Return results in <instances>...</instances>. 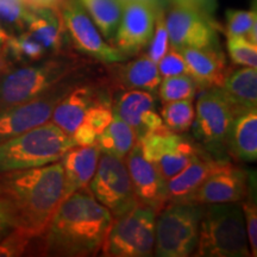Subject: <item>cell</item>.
<instances>
[{
  "instance_id": "9c48e42d",
  "label": "cell",
  "mask_w": 257,
  "mask_h": 257,
  "mask_svg": "<svg viewBox=\"0 0 257 257\" xmlns=\"http://www.w3.org/2000/svg\"><path fill=\"white\" fill-rule=\"evenodd\" d=\"M137 142L146 159L159 170L166 181L199 155L191 141L165 126L144 134L138 137Z\"/></svg>"
},
{
  "instance_id": "7a4b0ae2",
  "label": "cell",
  "mask_w": 257,
  "mask_h": 257,
  "mask_svg": "<svg viewBox=\"0 0 257 257\" xmlns=\"http://www.w3.org/2000/svg\"><path fill=\"white\" fill-rule=\"evenodd\" d=\"M113 216L88 187L63 199L42 234L43 251L54 256H94L100 251Z\"/></svg>"
},
{
  "instance_id": "ac0fdd59",
  "label": "cell",
  "mask_w": 257,
  "mask_h": 257,
  "mask_svg": "<svg viewBox=\"0 0 257 257\" xmlns=\"http://www.w3.org/2000/svg\"><path fill=\"white\" fill-rule=\"evenodd\" d=\"M187 64V73L200 88H219L229 75L225 59L218 47L180 49Z\"/></svg>"
},
{
  "instance_id": "3957f363",
  "label": "cell",
  "mask_w": 257,
  "mask_h": 257,
  "mask_svg": "<svg viewBox=\"0 0 257 257\" xmlns=\"http://www.w3.org/2000/svg\"><path fill=\"white\" fill-rule=\"evenodd\" d=\"M73 147L72 136L49 120L0 142V173L59 162Z\"/></svg>"
},
{
  "instance_id": "52a82bcc",
  "label": "cell",
  "mask_w": 257,
  "mask_h": 257,
  "mask_svg": "<svg viewBox=\"0 0 257 257\" xmlns=\"http://www.w3.org/2000/svg\"><path fill=\"white\" fill-rule=\"evenodd\" d=\"M156 212L138 201L121 216L114 218L101 248L102 256H152L155 244Z\"/></svg>"
},
{
  "instance_id": "277c9868",
  "label": "cell",
  "mask_w": 257,
  "mask_h": 257,
  "mask_svg": "<svg viewBox=\"0 0 257 257\" xmlns=\"http://www.w3.org/2000/svg\"><path fill=\"white\" fill-rule=\"evenodd\" d=\"M80 68L79 61L72 57H54L6 69L0 76V110L49 92L74 79Z\"/></svg>"
},
{
  "instance_id": "484cf974",
  "label": "cell",
  "mask_w": 257,
  "mask_h": 257,
  "mask_svg": "<svg viewBox=\"0 0 257 257\" xmlns=\"http://www.w3.org/2000/svg\"><path fill=\"white\" fill-rule=\"evenodd\" d=\"M162 76L157 64L148 55L125 64L120 70V81L127 89H141L156 94Z\"/></svg>"
},
{
  "instance_id": "f546056e",
  "label": "cell",
  "mask_w": 257,
  "mask_h": 257,
  "mask_svg": "<svg viewBox=\"0 0 257 257\" xmlns=\"http://www.w3.org/2000/svg\"><path fill=\"white\" fill-rule=\"evenodd\" d=\"M226 36H245L257 44V14L253 10H227Z\"/></svg>"
},
{
  "instance_id": "4316f807",
  "label": "cell",
  "mask_w": 257,
  "mask_h": 257,
  "mask_svg": "<svg viewBox=\"0 0 257 257\" xmlns=\"http://www.w3.org/2000/svg\"><path fill=\"white\" fill-rule=\"evenodd\" d=\"M106 40H113L123 6L118 0H78Z\"/></svg>"
},
{
  "instance_id": "60d3db41",
  "label": "cell",
  "mask_w": 257,
  "mask_h": 257,
  "mask_svg": "<svg viewBox=\"0 0 257 257\" xmlns=\"http://www.w3.org/2000/svg\"><path fill=\"white\" fill-rule=\"evenodd\" d=\"M12 230H14V227H12L8 216H6L3 205L0 204V240L4 238L5 236H8Z\"/></svg>"
},
{
  "instance_id": "1f68e13d",
  "label": "cell",
  "mask_w": 257,
  "mask_h": 257,
  "mask_svg": "<svg viewBox=\"0 0 257 257\" xmlns=\"http://www.w3.org/2000/svg\"><path fill=\"white\" fill-rule=\"evenodd\" d=\"M30 10L24 0H0V25L9 31L24 30Z\"/></svg>"
},
{
  "instance_id": "603a6c76",
  "label": "cell",
  "mask_w": 257,
  "mask_h": 257,
  "mask_svg": "<svg viewBox=\"0 0 257 257\" xmlns=\"http://www.w3.org/2000/svg\"><path fill=\"white\" fill-rule=\"evenodd\" d=\"M227 149L231 154L245 162L257 159V110L251 108L234 115L227 134Z\"/></svg>"
},
{
  "instance_id": "30bf717a",
  "label": "cell",
  "mask_w": 257,
  "mask_h": 257,
  "mask_svg": "<svg viewBox=\"0 0 257 257\" xmlns=\"http://www.w3.org/2000/svg\"><path fill=\"white\" fill-rule=\"evenodd\" d=\"M73 81H75V79L69 80L31 100L0 110V142L49 121L62 96L76 83Z\"/></svg>"
},
{
  "instance_id": "5b68a950",
  "label": "cell",
  "mask_w": 257,
  "mask_h": 257,
  "mask_svg": "<svg viewBox=\"0 0 257 257\" xmlns=\"http://www.w3.org/2000/svg\"><path fill=\"white\" fill-rule=\"evenodd\" d=\"M199 225L193 255L198 257L251 256L242 207L232 204L206 205Z\"/></svg>"
},
{
  "instance_id": "7402d4cb",
  "label": "cell",
  "mask_w": 257,
  "mask_h": 257,
  "mask_svg": "<svg viewBox=\"0 0 257 257\" xmlns=\"http://www.w3.org/2000/svg\"><path fill=\"white\" fill-rule=\"evenodd\" d=\"M24 30L46 48L48 53H57L62 48L66 31L61 10L31 9Z\"/></svg>"
},
{
  "instance_id": "836d02e7",
  "label": "cell",
  "mask_w": 257,
  "mask_h": 257,
  "mask_svg": "<svg viewBox=\"0 0 257 257\" xmlns=\"http://www.w3.org/2000/svg\"><path fill=\"white\" fill-rule=\"evenodd\" d=\"M112 118H113V110L111 108L110 104L100 99L88 108L83 121L87 123L95 131L96 135H99L111 123Z\"/></svg>"
},
{
  "instance_id": "cb8c5ba5",
  "label": "cell",
  "mask_w": 257,
  "mask_h": 257,
  "mask_svg": "<svg viewBox=\"0 0 257 257\" xmlns=\"http://www.w3.org/2000/svg\"><path fill=\"white\" fill-rule=\"evenodd\" d=\"M219 89L236 114L256 108L257 69L252 67H242L233 73H229Z\"/></svg>"
},
{
  "instance_id": "8d00e7d4",
  "label": "cell",
  "mask_w": 257,
  "mask_h": 257,
  "mask_svg": "<svg viewBox=\"0 0 257 257\" xmlns=\"http://www.w3.org/2000/svg\"><path fill=\"white\" fill-rule=\"evenodd\" d=\"M242 212L244 216V223H245L246 237H248V244L251 256H257V207L256 202L249 197L243 201Z\"/></svg>"
},
{
  "instance_id": "e0dca14e",
  "label": "cell",
  "mask_w": 257,
  "mask_h": 257,
  "mask_svg": "<svg viewBox=\"0 0 257 257\" xmlns=\"http://www.w3.org/2000/svg\"><path fill=\"white\" fill-rule=\"evenodd\" d=\"M112 110L134 128L137 137L165 126L157 113L155 94L150 92L128 89L120 94Z\"/></svg>"
},
{
  "instance_id": "7c38bea8",
  "label": "cell",
  "mask_w": 257,
  "mask_h": 257,
  "mask_svg": "<svg viewBox=\"0 0 257 257\" xmlns=\"http://www.w3.org/2000/svg\"><path fill=\"white\" fill-rule=\"evenodd\" d=\"M233 108L219 88H207L198 98L195 106L194 135L211 149H219L226 142L234 118Z\"/></svg>"
},
{
  "instance_id": "f35d334b",
  "label": "cell",
  "mask_w": 257,
  "mask_h": 257,
  "mask_svg": "<svg viewBox=\"0 0 257 257\" xmlns=\"http://www.w3.org/2000/svg\"><path fill=\"white\" fill-rule=\"evenodd\" d=\"M70 136H72L75 146L86 147V146H93V144H95L98 135H96L95 131L93 130L87 123L82 121V123L76 127V130L74 131Z\"/></svg>"
},
{
  "instance_id": "d4e9b609",
  "label": "cell",
  "mask_w": 257,
  "mask_h": 257,
  "mask_svg": "<svg viewBox=\"0 0 257 257\" xmlns=\"http://www.w3.org/2000/svg\"><path fill=\"white\" fill-rule=\"evenodd\" d=\"M137 140L134 128L113 112L111 123L98 135L95 144L101 153L124 159L137 143Z\"/></svg>"
},
{
  "instance_id": "b9f144b4",
  "label": "cell",
  "mask_w": 257,
  "mask_h": 257,
  "mask_svg": "<svg viewBox=\"0 0 257 257\" xmlns=\"http://www.w3.org/2000/svg\"><path fill=\"white\" fill-rule=\"evenodd\" d=\"M118 2L120 3L121 6L125 4H128V3H143V4L150 5L152 8L157 10L165 6L166 0H118Z\"/></svg>"
},
{
  "instance_id": "2e32d148",
  "label": "cell",
  "mask_w": 257,
  "mask_h": 257,
  "mask_svg": "<svg viewBox=\"0 0 257 257\" xmlns=\"http://www.w3.org/2000/svg\"><path fill=\"white\" fill-rule=\"evenodd\" d=\"M156 10L143 3L123 5L119 25L114 35L115 48L124 55L144 49L152 40Z\"/></svg>"
},
{
  "instance_id": "8992f818",
  "label": "cell",
  "mask_w": 257,
  "mask_h": 257,
  "mask_svg": "<svg viewBox=\"0 0 257 257\" xmlns=\"http://www.w3.org/2000/svg\"><path fill=\"white\" fill-rule=\"evenodd\" d=\"M156 214L154 252L159 257L193 255L204 208L192 202H169Z\"/></svg>"
},
{
  "instance_id": "4dcf8cb0",
  "label": "cell",
  "mask_w": 257,
  "mask_h": 257,
  "mask_svg": "<svg viewBox=\"0 0 257 257\" xmlns=\"http://www.w3.org/2000/svg\"><path fill=\"white\" fill-rule=\"evenodd\" d=\"M226 47L234 64L257 68V44L245 36H227Z\"/></svg>"
},
{
  "instance_id": "ba28073f",
  "label": "cell",
  "mask_w": 257,
  "mask_h": 257,
  "mask_svg": "<svg viewBox=\"0 0 257 257\" xmlns=\"http://www.w3.org/2000/svg\"><path fill=\"white\" fill-rule=\"evenodd\" d=\"M88 189L113 218L124 214L138 202L124 159L111 154H100Z\"/></svg>"
},
{
  "instance_id": "e575fe53",
  "label": "cell",
  "mask_w": 257,
  "mask_h": 257,
  "mask_svg": "<svg viewBox=\"0 0 257 257\" xmlns=\"http://www.w3.org/2000/svg\"><path fill=\"white\" fill-rule=\"evenodd\" d=\"M157 68L161 76L169 78V76L182 75L187 73V64L184 59V55L179 49L174 47H169V49L157 63Z\"/></svg>"
},
{
  "instance_id": "d6986e66",
  "label": "cell",
  "mask_w": 257,
  "mask_h": 257,
  "mask_svg": "<svg viewBox=\"0 0 257 257\" xmlns=\"http://www.w3.org/2000/svg\"><path fill=\"white\" fill-rule=\"evenodd\" d=\"M100 149L96 144L80 147L75 146L67 152L60 160L64 176L63 199L74 192L88 187L98 167Z\"/></svg>"
},
{
  "instance_id": "5bb4252c",
  "label": "cell",
  "mask_w": 257,
  "mask_h": 257,
  "mask_svg": "<svg viewBox=\"0 0 257 257\" xmlns=\"http://www.w3.org/2000/svg\"><path fill=\"white\" fill-rule=\"evenodd\" d=\"M248 174L230 163L223 162L192 195L189 202L201 206L238 204L248 195Z\"/></svg>"
},
{
  "instance_id": "6da1fadb",
  "label": "cell",
  "mask_w": 257,
  "mask_h": 257,
  "mask_svg": "<svg viewBox=\"0 0 257 257\" xmlns=\"http://www.w3.org/2000/svg\"><path fill=\"white\" fill-rule=\"evenodd\" d=\"M63 195L64 176L60 161L0 173V204L12 227L32 239L47 230Z\"/></svg>"
},
{
  "instance_id": "4fadbf2b",
  "label": "cell",
  "mask_w": 257,
  "mask_h": 257,
  "mask_svg": "<svg viewBox=\"0 0 257 257\" xmlns=\"http://www.w3.org/2000/svg\"><path fill=\"white\" fill-rule=\"evenodd\" d=\"M170 47L214 48L218 47L213 23L191 10L174 6L166 16Z\"/></svg>"
},
{
  "instance_id": "44dd1931",
  "label": "cell",
  "mask_w": 257,
  "mask_h": 257,
  "mask_svg": "<svg viewBox=\"0 0 257 257\" xmlns=\"http://www.w3.org/2000/svg\"><path fill=\"white\" fill-rule=\"evenodd\" d=\"M223 162L225 161L205 157L199 154L184 169L167 181L168 202H189L192 195Z\"/></svg>"
},
{
  "instance_id": "ab89813d",
  "label": "cell",
  "mask_w": 257,
  "mask_h": 257,
  "mask_svg": "<svg viewBox=\"0 0 257 257\" xmlns=\"http://www.w3.org/2000/svg\"><path fill=\"white\" fill-rule=\"evenodd\" d=\"M24 2L30 9L47 8L61 10L62 5L67 2V0H24Z\"/></svg>"
},
{
  "instance_id": "d6a6232c",
  "label": "cell",
  "mask_w": 257,
  "mask_h": 257,
  "mask_svg": "<svg viewBox=\"0 0 257 257\" xmlns=\"http://www.w3.org/2000/svg\"><path fill=\"white\" fill-rule=\"evenodd\" d=\"M170 47L169 35L166 25V12L165 8H160L156 10L155 15V25H154V31L152 40L149 42V50H148V56L152 59L156 64L159 61L165 56Z\"/></svg>"
},
{
  "instance_id": "7bdbcfd3",
  "label": "cell",
  "mask_w": 257,
  "mask_h": 257,
  "mask_svg": "<svg viewBox=\"0 0 257 257\" xmlns=\"http://www.w3.org/2000/svg\"><path fill=\"white\" fill-rule=\"evenodd\" d=\"M5 70H6V68L4 67V64H3L2 62H0V76H2V74L4 73Z\"/></svg>"
},
{
  "instance_id": "74e56055",
  "label": "cell",
  "mask_w": 257,
  "mask_h": 257,
  "mask_svg": "<svg viewBox=\"0 0 257 257\" xmlns=\"http://www.w3.org/2000/svg\"><path fill=\"white\" fill-rule=\"evenodd\" d=\"M174 6L191 10L193 12L201 15L208 21H213V16L218 8L217 0H169ZM213 23V22H212Z\"/></svg>"
},
{
  "instance_id": "8fae6325",
  "label": "cell",
  "mask_w": 257,
  "mask_h": 257,
  "mask_svg": "<svg viewBox=\"0 0 257 257\" xmlns=\"http://www.w3.org/2000/svg\"><path fill=\"white\" fill-rule=\"evenodd\" d=\"M61 16L74 46L82 54L104 63L121 62L126 59L120 50L104 41L100 31L78 0H67L61 8Z\"/></svg>"
},
{
  "instance_id": "ffe728a7",
  "label": "cell",
  "mask_w": 257,
  "mask_h": 257,
  "mask_svg": "<svg viewBox=\"0 0 257 257\" xmlns=\"http://www.w3.org/2000/svg\"><path fill=\"white\" fill-rule=\"evenodd\" d=\"M100 99L93 86L75 83L56 105L50 121L70 136L85 119L88 108Z\"/></svg>"
},
{
  "instance_id": "d590c367",
  "label": "cell",
  "mask_w": 257,
  "mask_h": 257,
  "mask_svg": "<svg viewBox=\"0 0 257 257\" xmlns=\"http://www.w3.org/2000/svg\"><path fill=\"white\" fill-rule=\"evenodd\" d=\"M31 240L32 238L28 234L14 229L8 236L0 240V256L11 257L23 255Z\"/></svg>"
},
{
  "instance_id": "ee69618b",
  "label": "cell",
  "mask_w": 257,
  "mask_h": 257,
  "mask_svg": "<svg viewBox=\"0 0 257 257\" xmlns=\"http://www.w3.org/2000/svg\"><path fill=\"white\" fill-rule=\"evenodd\" d=\"M2 49H3V46H2V44H0V54H2Z\"/></svg>"
},
{
  "instance_id": "83f0119b",
  "label": "cell",
  "mask_w": 257,
  "mask_h": 257,
  "mask_svg": "<svg viewBox=\"0 0 257 257\" xmlns=\"http://www.w3.org/2000/svg\"><path fill=\"white\" fill-rule=\"evenodd\" d=\"M160 115L165 127L173 133L184 134L193 126L195 118L193 99L163 102Z\"/></svg>"
},
{
  "instance_id": "9a60e30c",
  "label": "cell",
  "mask_w": 257,
  "mask_h": 257,
  "mask_svg": "<svg viewBox=\"0 0 257 257\" xmlns=\"http://www.w3.org/2000/svg\"><path fill=\"white\" fill-rule=\"evenodd\" d=\"M124 161L137 200L152 207L157 214L168 202L167 181L146 159L138 142L124 157Z\"/></svg>"
},
{
  "instance_id": "f1b7e54d",
  "label": "cell",
  "mask_w": 257,
  "mask_h": 257,
  "mask_svg": "<svg viewBox=\"0 0 257 257\" xmlns=\"http://www.w3.org/2000/svg\"><path fill=\"white\" fill-rule=\"evenodd\" d=\"M199 86L188 74L169 76L161 80L159 95L162 102L194 99Z\"/></svg>"
}]
</instances>
